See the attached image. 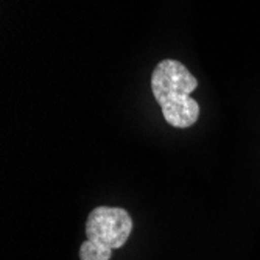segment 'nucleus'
<instances>
[{
    "mask_svg": "<svg viewBox=\"0 0 260 260\" xmlns=\"http://www.w3.org/2000/svg\"><path fill=\"white\" fill-rule=\"evenodd\" d=\"M197 87L198 80L176 59H162L153 70V95L162 109L164 119L175 128H188L197 123L200 105L190 95Z\"/></svg>",
    "mask_w": 260,
    "mask_h": 260,
    "instance_id": "1",
    "label": "nucleus"
},
{
    "mask_svg": "<svg viewBox=\"0 0 260 260\" xmlns=\"http://www.w3.org/2000/svg\"><path fill=\"white\" fill-rule=\"evenodd\" d=\"M133 231V218L122 207L100 206L93 209L86 223L87 240L111 249L122 248Z\"/></svg>",
    "mask_w": 260,
    "mask_h": 260,
    "instance_id": "2",
    "label": "nucleus"
},
{
    "mask_svg": "<svg viewBox=\"0 0 260 260\" xmlns=\"http://www.w3.org/2000/svg\"><path fill=\"white\" fill-rule=\"evenodd\" d=\"M112 255V249L103 245L86 240L80 246V260H109Z\"/></svg>",
    "mask_w": 260,
    "mask_h": 260,
    "instance_id": "3",
    "label": "nucleus"
}]
</instances>
